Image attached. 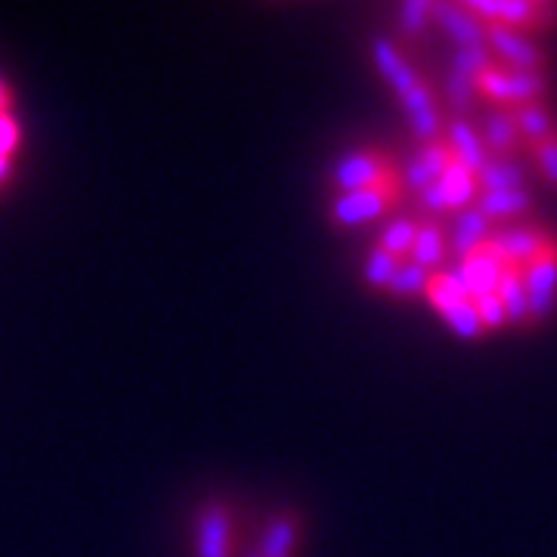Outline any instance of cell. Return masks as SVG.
<instances>
[{
	"instance_id": "1",
	"label": "cell",
	"mask_w": 557,
	"mask_h": 557,
	"mask_svg": "<svg viewBox=\"0 0 557 557\" xmlns=\"http://www.w3.org/2000/svg\"><path fill=\"white\" fill-rule=\"evenodd\" d=\"M424 300L437 310V317L449 325V332L465 341H478L486 329L478 317V307L471 300V292L465 285V278L456 270H440V273H431L428 278V292H424Z\"/></svg>"
},
{
	"instance_id": "2",
	"label": "cell",
	"mask_w": 557,
	"mask_h": 557,
	"mask_svg": "<svg viewBox=\"0 0 557 557\" xmlns=\"http://www.w3.org/2000/svg\"><path fill=\"white\" fill-rule=\"evenodd\" d=\"M474 90L480 100L493 102L496 109H505V112H515L530 102H545L548 78L539 72H520V69L493 60L474 78Z\"/></svg>"
},
{
	"instance_id": "3",
	"label": "cell",
	"mask_w": 557,
	"mask_h": 557,
	"mask_svg": "<svg viewBox=\"0 0 557 557\" xmlns=\"http://www.w3.org/2000/svg\"><path fill=\"white\" fill-rule=\"evenodd\" d=\"M406 196L403 177L381 183V186H369V189H357V193H338L335 201L329 205V220L338 230H354V226H366L372 220H381L391 214L399 201Z\"/></svg>"
},
{
	"instance_id": "4",
	"label": "cell",
	"mask_w": 557,
	"mask_h": 557,
	"mask_svg": "<svg viewBox=\"0 0 557 557\" xmlns=\"http://www.w3.org/2000/svg\"><path fill=\"white\" fill-rule=\"evenodd\" d=\"M483 25H502L515 32H548L557 25L555 0H461Z\"/></svg>"
},
{
	"instance_id": "5",
	"label": "cell",
	"mask_w": 557,
	"mask_h": 557,
	"mask_svg": "<svg viewBox=\"0 0 557 557\" xmlns=\"http://www.w3.org/2000/svg\"><path fill=\"white\" fill-rule=\"evenodd\" d=\"M399 177L403 174H399L397 161L379 149H354L332 164V183L338 186V193H357V189L381 186Z\"/></svg>"
},
{
	"instance_id": "6",
	"label": "cell",
	"mask_w": 557,
	"mask_h": 557,
	"mask_svg": "<svg viewBox=\"0 0 557 557\" xmlns=\"http://www.w3.org/2000/svg\"><path fill=\"white\" fill-rule=\"evenodd\" d=\"M523 292L530 304V322H545L557 307V236L552 233L548 245L527 267H520Z\"/></svg>"
},
{
	"instance_id": "7",
	"label": "cell",
	"mask_w": 557,
	"mask_h": 557,
	"mask_svg": "<svg viewBox=\"0 0 557 557\" xmlns=\"http://www.w3.org/2000/svg\"><path fill=\"white\" fill-rule=\"evenodd\" d=\"M486 47L493 53V60L505 62L520 72H548V57L536 47V40L515 28H502V25H486Z\"/></svg>"
},
{
	"instance_id": "8",
	"label": "cell",
	"mask_w": 557,
	"mask_h": 557,
	"mask_svg": "<svg viewBox=\"0 0 557 557\" xmlns=\"http://www.w3.org/2000/svg\"><path fill=\"white\" fill-rule=\"evenodd\" d=\"M196 557H233V511L226 502H205L196 518Z\"/></svg>"
},
{
	"instance_id": "9",
	"label": "cell",
	"mask_w": 557,
	"mask_h": 557,
	"mask_svg": "<svg viewBox=\"0 0 557 557\" xmlns=\"http://www.w3.org/2000/svg\"><path fill=\"white\" fill-rule=\"evenodd\" d=\"M372 62L379 69V75L384 84L397 94V100L403 102L406 97H412L418 87L424 84V78L418 75V69L409 62V57L403 53L397 40L375 38L372 40Z\"/></svg>"
},
{
	"instance_id": "10",
	"label": "cell",
	"mask_w": 557,
	"mask_h": 557,
	"mask_svg": "<svg viewBox=\"0 0 557 557\" xmlns=\"http://www.w3.org/2000/svg\"><path fill=\"white\" fill-rule=\"evenodd\" d=\"M508 270H515V267L498 255V248L490 239L483 242L478 251H471L468 258L458 260V273H461L468 292H471V300L496 292L498 278L505 276Z\"/></svg>"
},
{
	"instance_id": "11",
	"label": "cell",
	"mask_w": 557,
	"mask_h": 557,
	"mask_svg": "<svg viewBox=\"0 0 557 557\" xmlns=\"http://www.w3.org/2000/svg\"><path fill=\"white\" fill-rule=\"evenodd\" d=\"M449 161H453V149H449L446 137L434 139V143H428V146H418L416 156L406 161V168L399 171V174H403L406 193H421V189L434 186V183L446 174Z\"/></svg>"
},
{
	"instance_id": "12",
	"label": "cell",
	"mask_w": 557,
	"mask_h": 557,
	"mask_svg": "<svg viewBox=\"0 0 557 557\" xmlns=\"http://www.w3.org/2000/svg\"><path fill=\"white\" fill-rule=\"evenodd\" d=\"M434 25H440L453 38L456 50H461V47H486V25L465 3L434 0Z\"/></svg>"
},
{
	"instance_id": "13",
	"label": "cell",
	"mask_w": 557,
	"mask_h": 557,
	"mask_svg": "<svg viewBox=\"0 0 557 557\" xmlns=\"http://www.w3.org/2000/svg\"><path fill=\"white\" fill-rule=\"evenodd\" d=\"M548 239H552V233L542 226H502L490 236V242L498 248V255L518 270L536 258L539 251L548 245Z\"/></svg>"
},
{
	"instance_id": "14",
	"label": "cell",
	"mask_w": 557,
	"mask_h": 557,
	"mask_svg": "<svg viewBox=\"0 0 557 557\" xmlns=\"http://www.w3.org/2000/svg\"><path fill=\"white\" fill-rule=\"evenodd\" d=\"M446 258H449V233L443 230V223L437 218L418 220L416 245L409 260L428 273H440L446 267Z\"/></svg>"
},
{
	"instance_id": "15",
	"label": "cell",
	"mask_w": 557,
	"mask_h": 557,
	"mask_svg": "<svg viewBox=\"0 0 557 557\" xmlns=\"http://www.w3.org/2000/svg\"><path fill=\"white\" fill-rule=\"evenodd\" d=\"M443 137L449 143V149H453V159L461 161L465 168H471L474 174H478L480 168L490 161V152H486V143L480 137V131H474V124L468 119H446V131H443Z\"/></svg>"
},
{
	"instance_id": "16",
	"label": "cell",
	"mask_w": 557,
	"mask_h": 557,
	"mask_svg": "<svg viewBox=\"0 0 557 557\" xmlns=\"http://www.w3.org/2000/svg\"><path fill=\"white\" fill-rule=\"evenodd\" d=\"M300 523L298 511H278L276 518H270L263 539H260V555L263 557H295L300 545Z\"/></svg>"
},
{
	"instance_id": "17",
	"label": "cell",
	"mask_w": 557,
	"mask_h": 557,
	"mask_svg": "<svg viewBox=\"0 0 557 557\" xmlns=\"http://www.w3.org/2000/svg\"><path fill=\"white\" fill-rule=\"evenodd\" d=\"M496 233V226L490 223V218L480 211L478 205L468 208V211H458L456 223H453V233H449V251L458 255V260L468 258L471 251H478L483 242Z\"/></svg>"
},
{
	"instance_id": "18",
	"label": "cell",
	"mask_w": 557,
	"mask_h": 557,
	"mask_svg": "<svg viewBox=\"0 0 557 557\" xmlns=\"http://www.w3.org/2000/svg\"><path fill=\"white\" fill-rule=\"evenodd\" d=\"M440 189H443V199H446V211H468L474 208L480 199L478 174L471 168H465L461 161H449L446 174L437 180Z\"/></svg>"
},
{
	"instance_id": "19",
	"label": "cell",
	"mask_w": 557,
	"mask_h": 557,
	"mask_svg": "<svg viewBox=\"0 0 557 557\" xmlns=\"http://www.w3.org/2000/svg\"><path fill=\"white\" fill-rule=\"evenodd\" d=\"M480 137L486 143L490 159H511L520 149V143H523V137H520L518 131V121H515L511 112H505V109H496V112L486 119ZM523 146H527V143H523Z\"/></svg>"
},
{
	"instance_id": "20",
	"label": "cell",
	"mask_w": 557,
	"mask_h": 557,
	"mask_svg": "<svg viewBox=\"0 0 557 557\" xmlns=\"http://www.w3.org/2000/svg\"><path fill=\"white\" fill-rule=\"evenodd\" d=\"M478 208L490 218V223L502 230L505 223L523 220L533 208V196L527 189H511V193H480Z\"/></svg>"
},
{
	"instance_id": "21",
	"label": "cell",
	"mask_w": 557,
	"mask_h": 557,
	"mask_svg": "<svg viewBox=\"0 0 557 557\" xmlns=\"http://www.w3.org/2000/svg\"><path fill=\"white\" fill-rule=\"evenodd\" d=\"M511 115H515V121H518L520 137H523V143H527V146H533V143H539V139L557 134V121H555V115H552V109H548L545 102H530V106H520V109H515Z\"/></svg>"
},
{
	"instance_id": "22",
	"label": "cell",
	"mask_w": 557,
	"mask_h": 557,
	"mask_svg": "<svg viewBox=\"0 0 557 557\" xmlns=\"http://www.w3.org/2000/svg\"><path fill=\"white\" fill-rule=\"evenodd\" d=\"M480 193H511L523 189V168L511 159H490L478 171Z\"/></svg>"
},
{
	"instance_id": "23",
	"label": "cell",
	"mask_w": 557,
	"mask_h": 557,
	"mask_svg": "<svg viewBox=\"0 0 557 557\" xmlns=\"http://www.w3.org/2000/svg\"><path fill=\"white\" fill-rule=\"evenodd\" d=\"M496 295L505 304L508 325H530V304H527V292H523V278H520L518 267L498 278Z\"/></svg>"
},
{
	"instance_id": "24",
	"label": "cell",
	"mask_w": 557,
	"mask_h": 557,
	"mask_svg": "<svg viewBox=\"0 0 557 557\" xmlns=\"http://www.w3.org/2000/svg\"><path fill=\"white\" fill-rule=\"evenodd\" d=\"M416 233H418V220L416 218H394L384 230H381L379 242L375 248L394 255L397 260H409L412 255V245H416Z\"/></svg>"
},
{
	"instance_id": "25",
	"label": "cell",
	"mask_w": 557,
	"mask_h": 557,
	"mask_svg": "<svg viewBox=\"0 0 557 557\" xmlns=\"http://www.w3.org/2000/svg\"><path fill=\"white\" fill-rule=\"evenodd\" d=\"M431 25H434V0H403L397 7V28L403 38H424Z\"/></svg>"
},
{
	"instance_id": "26",
	"label": "cell",
	"mask_w": 557,
	"mask_h": 557,
	"mask_svg": "<svg viewBox=\"0 0 557 557\" xmlns=\"http://www.w3.org/2000/svg\"><path fill=\"white\" fill-rule=\"evenodd\" d=\"M428 278H431L428 270H421V267L412 263V260H403V263H399L397 276H394L391 288H387V298H397V300L424 298V292H428Z\"/></svg>"
},
{
	"instance_id": "27",
	"label": "cell",
	"mask_w": 557,
	"mask_h": 557,
	"mask_svg": "<svg viewBox=\"0 0 557 557\" xmlns=\"http://www.w3.org/2000/svg\"><path fill=\"white\" fill-rule=\"evenodd\" d=\"M399 263H403V260H397L394 255H387V251H381V248H372V251L366 255V263H362V278H366V285L387 295L391 282L397 276Z\"/></svg>"
},
{
	"instance_id": "28",
	"label": "cell",
	"mask_w": 557,
	"mask_h": 557,
	"mask_svg": "<svg viewBox=\"0 0 557 557\" xmlns=\"http://www.w3.org/2000/svg\"><path fill=\"white\" fill-rule=\"evenodd\" d=\"M493 62V53H490V47H461L453 53V69L449 72H456V75H465V78H478L480 72L486 69Z\"/></svg>"
},
{
	"instance_id": "29",
	"label": "cell",
	"mask_w": 557,
	"mask_h": 557,
	"mask_svg": "<svg viewBox=\"0 0 557 557\" xmlns=\"http://www.w3.org/2000/svg\"><path fill=\"white\" fill-rule=\"evenodd\" d=\"M527 149H530V156L536 161L539 174L545 177V183H552L557 189V134L539 139V143L527 146Z\"/></svg>"
},
{
	"instance_id": "30",
	"label": "cell",
	"mask_w": 557,
	"mask_h": 557,
	"mask_svg": "<svg viewBox=\"0 0 557 557\" xmlns=\"http://www.w3.org/2000/svg\"><path fill=\"white\" fill-rule=\"evenodd\" d=\"M474 307H478V317H480V322H483V329H486V332H493V329H505V325H508L505 304H502V298H498L496 292L474 298Z\"/></svg>"
},
{
	"instance_id": "31",
	"label": "cell",
	"mask_w": 557,
	"mask_h": 557,
	"mask_svg": "<svg viewBox=\"0 0 557 557\" xmlns=\"http://www.w3.org/2000/svg\"><path fill=\"white\" fill-rule=\"evenodd\" d=\"M20 143V124L10 112H0V156H13Z\"/></svg>"
},
{
	"instance_id": "32",
	"label": "cell",
	"mask_w": 557,
	"mask_h": 557,
	"mask_svg": "<svg viewBox=\"0 0 557 557\" xmlns=\"http://www.w3.org/2000/svg\"><path fill=\"white\" fill-rule=\"evenodd\" d=\"M10 171H13V161H10V156H0V183L10 177Z\"/></svg>"
},
{
	"instance_id": "33",
	"label": "cell",
	"mask_w": 557,
	"mask_h": 557,
	"mask_svg": "<svg viewBox=\"0 0 557 557\" xmlns=\"http://www.w3.org/2000/svg\"><path fill=\"white\" fill-rule=\"evenodd\" d=\"M7 102H10V90H7V84L0 81V112H7Z\"/></svg>"
},
{
	"instance_id": "34",
	"label": "cell",
	"mask_w": 557,
	"mask_h": 557,
	"mask_svg": "<svg viewBox=\"0 0 557 557\" xmlns=\"http://www.w3.org/2000/svg\"><path fill=\"white\" fill-rule=\"evenodd\" d=\"M251 557H263V555H260V552H255V555H251Z\"/></svg>"
}]
</instances>
